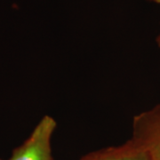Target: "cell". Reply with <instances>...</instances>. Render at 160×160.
<instances>
[{"instance_id": "obj_3", "label": "cell", "mask_w": 160, "mask_h": 160, "mask_svg": "<svg viewBox=\"0 0 160 160\" xmlns=\"http://www.w3.org/2000/svg\"><path fill=\"white\" fill-rule=\"evenodd\" d=\"M98 160H149V158L142 149L132 143L127 149H122L121 152L109 155Z\"/></svg>"}, {"instance_id": "obj_2", "label": "cell", "mask_w": 160, "mask_h": 160, "mask_svg": "<svg viewBox=\"0 0 160 160\" xmlns=\"http://www.w3.org/2000/svg\"><path fill=\"white\" fill-rule=\"evenodd\" d=\"M133 143L146 152L149 160H160V106L138 118Z\"/></svg>"}, {"instance_id": "obj_1", "label": "cell", "mask_w": 160, "mask_h": 160, "mask_svg": "<svg viewBox=\"0 0 160 160\" xmlns=\"http://www.w3.org/2000/svg\"><path fill=\"white\" fill-rule=\"evenodd\" d=\"M54 119L46 116L9 160H51V139L55 130Z\"/></svg>"}, {"instance_id": "obj_4", "label": "cell", "mask_w": 160, "mask_h": 160, "mask_svg": "<svg viewBox=\"0 0 160 160\" xmlns=\"http://www.w3.org/2000/svg\"><path fill=\"white\" fill-rule=\"evenodd\" d=\"M151 1H154V2H156V3H158V4H160V0H151Z\"/></svg>"}, {"instance_id": "obj_5", "label": "cell", "mask_w": 160, "mask_h": 160, "mask_svg": "<svg viewBox=\"0 0 160 160\" xmlns=\"http://www.w3.org/2000/svg\"><path fill=\"white\" fill-rule=\"evenodd\" d=\"M158 44H159V46H160V35H159V37H158Z\"/></svg>"}]
</instances>
